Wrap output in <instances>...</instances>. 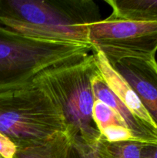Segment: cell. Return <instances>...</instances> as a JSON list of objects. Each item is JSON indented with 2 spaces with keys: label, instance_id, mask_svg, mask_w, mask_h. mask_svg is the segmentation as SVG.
<instances>
[{
  "label": "cell",
  "instance_id": "cell-7",
  "mask_svg": "<svg viewBox=\"0 0 157 158\" xmlns=\"http://www.w3.org/2000/svg\"><path fill=\"white\" fill-rule=\"evenodd\" d=\"M92 51L97 67L111 90L140 121L157 131L155 123L130 84L114 69L104 54L99 51Z\"/></svg>",
  "mask_w": 157,
  "mask_h": 158
},
{
  "label": "cell",
  "instance_id": "cell-13",
  "mask_svg": "<svg viewBox=\"0 0 157 158\" xmlns=\"http://www.w3.org/2000/svg\"><path fill=\"white\" fill-rule=\"evenodd\" d=\"M101 134L102 137L109 143L138 141L132 131L122 125H110L106 127L101 131Z\"/></svg>",
  "mask_w": 157,
  "mask_h": 158
},
{
  "label": "cell",
  "instance_id": "cell-2",
  "mask_svg": "<svg viewBox=\"0 0 157 158\" xmlns=\"http://www.w3.org/2000/svg\"><path fill=\"white\" fill-rule=\"evenodd\" d=\"M99 72L93 54L52 68L38 76L41 84L62 110L67 131L86 144L95 146L102 139L92 117V80Z\"/></svg>",
  "mask_w": 157,
  "mask_h": 158
},
{
  "label": "cell",
  "instance_id": "cell-1",
  "mask_svg": "<svg viewBox=\"0 0 157 158\" xmlns=\"http://www.w3.org/2000/svg\"><path fill=\"white\" fill-rule=\"evenodd\" d=\"M99 17L89 0H0V26L35 40L90 45L89 26Z\"/></svg>",
  "mask_w": 157,
  "mask_h": 158
},
{
  "label": "cell",
  "instance_id": "cell-11",
  "mask_svg": "<svg viewBox=\"0 0 157 158\" xmlns=\"http://www.w3.org/2000/svg\"><path fill=\"white\" fill-rule=\"evenodd\" d=\"M144 144L138 141L109 143L102 137L95 149L100 158H141Z\"/></svg>",
  "mask_w": 157,
  "mask_h": 158
},
{
  "label": "cell",
  "instance_id": "cell-16",
  "mask_svg": "<svg viewBox=\"0 0 157 158\" xmlns=\"http://www.w3.org/2000/svg\"><path fill=\"white\" fill-rule=\"evenodd\" d=\"M141 158H157V143H145L142 148Z\"/></svg>",
  "mask_w": 157,
  "mask_h": 158
},
{
  "label": "cell",
  "instance_id": "cell-3",
  "mask_svg": "<svg viewBox=\"0 0 157 158\" xmlns=\"http://www.w3.org/2000/svg\"><path fill=\"white\" fill-rule=\"evenodd\" d=\"M66 131L61 107L38 82L0 93V133L16 148Z\"/></svg>",
  "mask_w": 157,
  "mask_h": 158
},
{
  "label": "cell",
  "instance_id": "cell-12",
  "mask_svg": "<svg viewBox=\"0 0 157 158\" xmlns=\"http://www.w3.org/2000/svg\"><path fill=\"white\" fill-rule=\"evenodd\" d=\"M92 117L100 133L104 128L110 125H122L126 127L120 116L101 100H95L94 102Z\"/></svg>",
  "mask_w": 157,
  "mask_h": 158
},
{
  "label": "cell",
  "instance_id": "cell-10",
  "mask_svg": "<svg viewBox=\"0 0 157 158\" xmlns=\"http://www.w3.org/2000/svg\"><path fill=\"white\" fill-rule=\"evenodd\" d=\"M112 12L107 19L157 22V0H106Z\"/></svg>",
  "mask_w": 157,
  "mask_h": 158
},
{
  "label": "cell",
  "instance_id": "cell-15",
  "mask_svg": "<svg viewBox=\"0 0 157 158\" xmlns=\"http://www.w3.org/2000/svg\"><path fill=\"white\" fill-rule=\"evenodd\" d=\"M16 151L15 143L0 133V156L3 158H15Z\"/></svg>",
  "mask_w": 157,
  "mask_h": 158
},
{
  "label": "cell",
  "instance_id": "cell-5",
  "mask_svg": "<svg viewBox=\"0 0 157 158\" xmlns=\"http://www.w3.org/2000/svg\"><path fill=\"white\" fill-rule=\"evenodd\" d=\"M49 52L46 43L0 26V93L32 83L46 68Z\"/></svg>",
  "mask_w": 157,
  "mask_h": 158
},
{
  "label": "cell",
  "instance_id": "cell-8",
  "mask_svg": "<svg viewBox=\"0 0 157 158\" xmlns=\"http://www.w3.org/2000/svg\"><path fill=\"white\" fill-rule=\"evenodd\" d=\"M94 99L101 100L113 109L125 122L139 142L143 143H157V131L140 121L127 106L114 94L103 79L99 70L92 80Z\"/></svg>",
  "mask_w": 157,
  "mask_h": 158
},
{
  "label": "cell",
  "instance_id": "cell-6",
  "mask_svg": "<svg viewBox=\"0 0 157 158\" xmlns=\"http://www.w3.org/2000/svg\"><path fill=\"white\" fill-rule=\"evenodd\" d=\"M130 84L157 128V63L126 59L111 64Z\"/></svg>",
  "mask_w": 157,
  "mask_h": 158
},
{
  "label": "cell",
  "instance_id": "cell-9",
  "mask_svg": "<svg viewBox=\"0 0 157 158\" xmlns=\"http://www.w3.org/2000/svg\"><path fill=\"white\" fill-rule=\"evenodd\" d=\"M75 137L67 131L35 143L17 147L15 158H70Z\"/></svg>",
  "mask_w": 157,
  "mask_h": 158
},
{
  "label": "cell",
  "instance_id": "cell-4",
  "mask_svg": "<svg viewBox=\"0 0 157 158\" xmlns=\"http://www.w3.org/2000/svg\"><path fill=\"white\" fill-rule=\"evenodd\" d=\"M92 50L101 52L110 64L126 59L152 60L157 51V22L109 20L92 23Z\"/></svg>",
  "mask_w": 157,
  "mask_h": 158
},
{
  "label": "cell",
  "instance_id": "cell-17",
  "mask_svg": "<svg viewBox=\"0 0 157 158\" xmlns=\"http://www.w3.org/2000/svg\"><path fill=\"white\" fill-rule=\"evenodd\" d=\"M0 158H3L2 157H1V156H0Z\"/></svg>",
  "mask_w": 157,
  "mask_h": 158
},
{
  "label": "cell",
  "instance_id": "cell-14",
  "mask_svg": "<svg viewBox=\"0 0 157 158\" xmlns=\"http://www.w3.org/2000/svg\"><path fill=\"white\" fill-rule=\"evenodd\" d=\"M70 158H100L97 153L95 146L86 144L77 139H74Z\"/></svg>",
  "mask_w": 157,
  "mask_h": 158
}]
</instances>
